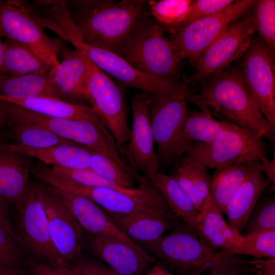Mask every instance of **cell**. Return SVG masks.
I'll use <instances>...</instances> for the list:
<instances>
[{
	"mask_svg": "<svg viewBox=\"0 0 275 275\" xmlns=\"http://www.w3.org/2000/svg\"><path fill=\"white\" fill-rule=\"evenodd\" d=\"M0 34L31 49L51 68L59 65L61 40L46 34L44 26L28 3L0 1Z\"/></svg>",
	"mask_w": 275,
	"mask_h": 275,
	"instance_id": "9c48e42d",
	"label": "cell"
},
{
	"mask_svg": "<svg viewBox=\"0 0 275 275\" xmlns=\"http://www.w3.org/2000/svg\"><path fill=\"white\" fill-rule=\"evenodd\" d=\"M252 15L257 31L264 41L273 60L275 52V1L261 0L254 1Z\"/></svg>",
	"mask_w": 275,
	"mask_h": 275,
	"instance_id": "e575fe53",
	"label": "cell"
},
{
	"mask_svg": "<svg viewBox=\"0 0 275 275\" xmlns=\"http://www.w3.org/2000/svg\"><path fill=\"white\" fill-rule=\"evenodd\" d=\"M72 267L79 275H120L109 266L82 255Z\"/></svg>",
	"mask_w": 275,
	"mask_h": 275,
	"instance_id": "60d3db41",
	"label": "cell"
},
{
	"mask_svg": "<svg viewBox=\"0 0 275 275\" xmlns=\"http://www.w3.org/2000/svg\"><path fill=\"white\" fill-rule=\"evenodd\" d=\"M19 244L23 251L41 263L52 266H69L53 243L46 213L35 184H32L21 204L16 208Z\"/></svg>",
	"mask_w": 275,
	"mask_h": 275,
	"instance_id": "30bf717a",
	"label": "cell"
},
{
	"mask_svg": "<svg viewBox=\"0 0 275 275\" xmlns=\"http://www.w3.org/2000/svg\"><path fill=\"white\" fill-rule=\"evenodd\" d=\"M192 2L190 0L147 1L151 16L172 34L184 24Z\"/></svg>",
	"mask_w": 275,
	"mask_h": 275,
	"instance_id": "d6a6232c",
	"label": "cell"
},
{
	"mask_svg": "<svg viewBox=\"0 0 275 275\" xmlns=\"http://www.w3.org/2000/svg\"><path fill=\"white\" fill-rule=\"evenodd\" d=\"M165 31L150 17L132 34L120 56L145 74L178 81L180 61L172 43L164 36Z\"/></svg>",
	"mask_w": 275,
	"mask_h": 275,
	"instance_id": "8992f818",
	"label": "cell"
},
{
	"mask_svg": "<svg viewBox=\"0 0 275 275\" xmlns=\"http://www.w3.org/2000/svg\"><path fill=\"white\" fill-rule=\"evenodd\" d=\"M41 180L54 188L87 198L111 212H144L165 218L175 217L167 202L147 201L107 188L84 185L59 176L50 169L42 173Z\"/></svg>",
	"mask_w": 275,
	"mask_h": 275,
	"instance_id": "5bb4252c",
	"label": "cell"
},
{
	"mask_svg": "<svg viewBox=\"0 0 275 275\" xmlns=\"http://www.w3.org/2000/svg\"><path fill=\"white\" fill-rule=\"evenodd\" d=\"M268 183L263 173L258 170L245 179L226 208L225 214L231 226L240 232L245 227L254 207Z\"/></svg>",
	"mask_w": 275,
	"mask_h": 275,
	"instance_id": "484cf974",
	"label": "cell"
},
{
	"mask_svg": "<svg viewBox=\"0 0 275 275\" xmlns=\"http://www.w3.org/2000/svg\"><path fill=\"white\" fill-rule=\"evenodd\" d=\"M197 224L196 233L199 239L217 251L228 248L242 235L225 221L209 196L199 212Z\"/></svg>",
	"mask_w": 275,
	"mask_h": 275,
	"instance_id": "cb8c5ba5",
	"label": "cell"
},
{
	"mask_svg": "<svg viewBox=\"0 0 275 275\" xmlns=\"http://www.w3.org/2000/svg\"><path fill=\"white\" fill-rule=\"evenodd\" d=\"M4 44V71L9 77L47 72L50 66L28 47L6 39Z\"/></svg>",
	"mask_w": 275,
	"mask_h": 275,
	"instance_id": "f546056e",
	"label": "cell"
},
{
	"mask_svg": "<svg viewBox=\"0 0 275 275\" xmlns=\"http://www.w3.org/2000/svg\"><path fill=\"white\" fill-rule=\"evenodd\" d=\"M148 113L159 162H167L183 154L182 131L188 114L185 96L152 95Z\"/></svg>",
	"mask_w": 275,
	"mask_h": 275,
	"instance_id": "7c38bea8",
	"label": "cell"
},
{
	"mask_svg": "<svg viewBox=\"0 0 275 275\" xmlns=\"http://www.w3.org/2000/svg\"><path fill=\"white\" fill-rule=\"evenodd\" d=\"M60 54L62 60L49 74L57 98L71 103L82 104L87 101L84 82L87 67L83 54L62 46Z\"/></svg>",
	"mask_w": 275,
	"mask_h": 275,
	"instance_id": "d6986e66",
	"label": "cell"
},
{
	"mask_svg": "<svg viewBox=\"0 0 275 275\" xmlns=\"http://www.w3.org/2000/svg\"><path fill=\"white\" fill-rule=\"evenodd\" d=\"M24 251L0 224V269L22 268Z\"/></svg>",
	"mask_w": 275,
	"mask_h": 275,
	"instance_id": "74e56055",
	"label": "cell"
},
{
	"mask_svg": "<svg viewBox=\"0 0 275 275\" xmlns=\"http://www.w3.org/2000/svg\"><path fill=\"white\" fill-rule=\"evenodd\" d=\"M218 252L225 257L247 255L258 259L275 258V229L242 235L234 244Z\"/></svg>",
	"mask_w": 275,
	"mask_h": 275,
	"instance_id": "1f68e13d",
	"label": "cell"
},
{
	"mask_svg": "<svg viewBox=\"0 0 275 275\" xmlns=\"http://www.w3.org/2000/svg\"><path fill=\"white\" fill-rule=\"evenodd\" d=\"M152 94L142 92L131 99L132 121L128 145L124 154L130 167L150 180L157 172L160 162L154 150V139L149 122L148 106Z\"/></svg>",
	"mask_w": 275,
	"mask_h": 275,
	"instance_id": "e0dca14e",
	"label": "cell"
},
{
	"mask_svg": "<svg viewBox=\"0 0 275 275\" xmlns=\"http://www.w3.org/2000/svg\"><path fill=\"white\" fill-rule=\"evenodd\" d=\"M8 124L21 123L42 126L58 135L104 154L121 167L126 165L116 141L105 126L79 120L49 117L0 101Z\"/></svg>",
	"mask_w": 275,
	"mask_h": 275,
	"instance_id": "5b68a950",
	"label": "cell"
},
{
	"mask_svg": "<svg viewBox=\"0 0 275 275\" xmlns=\"http://www.w3.org/2000/svg\"><path fill=\"white\" fill-rule=\"evenodd\" d=\"M232 0L193 1L185 25L192 21L219 13L231 5Z\"/></svg>",
	"mask_w": 275,
	"mask_h": 275,
	"instance_id": "ab89813d",
	"label": "cell"
},
{
	"mask_svg": "<svg viewBox=\"0 0 275 275\" xmlns=\"http://www.w3.org/2000/svg\"><path fill=\"white\" fill-rule=\"evenodd\" d=\"M186 157L216 170L234 163L260 162L267 157V147L256 130L233 124L209 143L194 142Z\"/></svg>",
	"mask_w": 275,
	"mask_h": 275,
	"instance_id": "52a82bcc",
	"label": "cell"
},
{
	"mask_svg": "<svg viewBox=\"0 0 275 275\" xmlns=\"http://www.w3.org/2000/svg\"><path fill=\"white\" fill-rule=\"evenodd\" d=\"M245 227V235L275 229L274 199L267 198L257 202Z\"/></svg>",
	"mask_w": 275,
	"mask_h": 275,
	"instance_id": "8d00e7d4",
	"label": "cell"
},
{
	"mask_svg": "<svg viewBox=\"0 0 275 275\" xmlns=\"http://www.w3.org/2000/svg\"><path fill=\"white\" fill-rule=\"evenodd\" d=\"M45 1H43L42 3L41 4V7H40L41 8H42V5H43V4H44V3ZM44 18H45V17H44ZM45 26H46V19H45Z\"/></svg>",
	"mask_w": 275,
	"mask_h": 275,
	"instance_id": "816d5d0a",
	"label": "cell"
},
{
	"mask_svg": "<svg viewBox=\"0 0 275 275\" xmlns=\"http://www.w3.org/2000/svg\"><path fill=\"white\" fill-rule=\"evenodd\" d=\"M90 169L106 180L120 186L133 188L135 175L123 170L107 156L91 150Z\"/></svg>",
	"mask_w": 275,
	"mask_h": 275,
	"instance_id": "d590c367",
	"label": "cell"
},
{
	"mask_svg": "<svg viewBox=\"0 0 275 275\" xmlns=\"http://www.w3.org/2000/svg\"><path fill=\"white\" fill-rule=\"evenodd\" d=\"M0 224L10 234V235L19 244L16 232L9 222L8 218L7 204L0 197Z\"/></svg>",
	"mask_w": 275,
	"mask_h": 275,
	"instance_id": "f6af8a7d",
	"label": "cell"
},
{
	"mask_svg": "<svg viewBox=\"0 0 275 275\" xmlns=\"http://www.w3.org/2000/svg\"><path fill=\"white\" fill-rule=\"evenodd\" d=\"M43 1H40L39 2L38 6H39L40 8L41 7V4L42 3ZM45 19L44 17H43V24H44V26H45Z\"/></svg>",
	"mask_w": 275,
	"mask_h": 275,
	"instance_id": "f907efd6",
	"label": "cell"
},
{
	"mask_svg": "<svg viewBox=\"0 0 275 275\" xmlns=\"http://www.w3.org/2000/svg\"><path fill=\"white\" fill-rule=\"evenodd\" d=\"M255 31L252 15L229 25L197 59L196 70L185 84H194L225 70L248 50Z\"/></svg>",
	"mask_w": 275,
	"mask_h": 275,
	"instance_id": "4fadbf2b",
	"label": "cell"
},
{
	"mask_svg": "<svg viewBox=\"0 0 275 275\" xmlns=\"http://www.w3.org/2000/svg\"><path fill=\"white\" fill-rule=\"evenodd\" d=\"M167 234L146 244L165 266L181 275H201L221 269L238 260L225 257L199 239L185 224L176 225Z\"/></svg>",
	"mask_w": 275,
	"mask_h": 275,
	"instance_id": "277c9868",
	"label": "cell"
},
{
	"mask_svg": "<svg viewBox=\"0 0 275 275\" xmlns=\"http://www.w3.org/2000/svg\"><path fill=\"white\" fill-rule=\"evenodd\" d=\"M260 163H234L216 170L210 179L209 196L222 213L245 179L258 171Z\"/></svg>",
	"mask_w": 275,
	"mask_h": 275,
	"instance_id": "4316f807",
	"label": "cell"
},
{
	"mask_svg": "<svg viewBox=\"0 0 275 275\" xmlns=\"http://www.w3.org/2000/svg\"><path fill=\"white\" fill-rule=\"evenodd\" d=\"M71 19L85 42L120 56L135 30L151 17L141 0L68 1Z\"/></svg>",
	"mask_w": 275,
	"mask_h": 275,
	"instance_id": "6da1fadb",
	"label": "cell"
},
{
	"mask_svg": "<svg viewBox=\"0 0 275 275\" xmlns=\"http://www.w3.org/2000/svg\"><path fill=\"white\" fill-rule=\"evenodd\" d=\"M179 163L187 173L199 197L205 202L209 196L210 183L206 167L186 156Z\"/></svg>",
	"mask_w": 275,
	"mask_h": 275,
	"instance_id": "f35d334b",
	"label": "cell"
},
{
	"mask_svg": "<svg viewBox=\"0 0 275 275\" xmlns=\"http://www.w3.org/2000/svg\"><path fill=\"white\" fill-rule=\"evenodd\" d=\"M52 188L81 227L88 232L93 235L111 234L128 241H133L118 229L104 209L95 202L85 197Z\"/></svg>",
	"mask_w": 275,
	"mask_h": 275,
	"instance_id": "44dd1931",
	"label": "cell"
},
{
	"mask_svg": "<svg viewBox=\"0 0 275 275\" xmlns=\"http://www.w3.org/2000/svg\"><path fill=\"white\" fill-rule=\"evenodd\" d=\"M0 138H1V134H0Z\"/></svg>",
	"mask_w": 275,
	"mask_h": 275,
	"instance_id": "f5cc1de1",
	"label": "cell"
},
{
	"mask_svg": "<svg viewBox=\"0 0 275 275\" xmlns=\"http://www.w3.org/2000/svg\"><path fill=\"white\" fill-rule=\"evenodd\" d=\"M258 171L265 173L267 177L268 182L275 184V156L270 160L268 158L264 159L260 163Z\"/></svg>",
	"mask_w": 275,
	"mask_h": 275,
	"instance_id": "bcb514c9",
	"label": "cell"
},
{
	"mask_svg": "<svg viewBox=\"0 0 275 275\" xmlns=\"http://www.w3.org/2000/svg\"><path fill=\"white\" fill-rule=\"evenodd\" d=\"M243 63L242 77L261 113L275 128V74L274 60L264 43L251 44Z\"/></svg>",
	"mask_w": 275,
	"mask_h": 275,
	"instance_id": "2e32d148",
	"label": "cell"
},
{
	"mask_svg": "<svg viewBox=\"0 0 275 275\" xmlns=\"http://www.w3.org/2000/svg\"><path fill=\"white\" fill-rule=\"evenodd\" d=\"M149 181L161 194L171 211L196 232L199 211L174 175L157 172Z\"/></svg>",
	"mask_w": 275,
	"mask_h": 275,
	"instance_id": "83f0119b",
	"label": "cell"
},
{
	"mask_svg": "<svg viewBox=\"0 0 275 275\" xmlns=\"http://www.w3.org/2000/svg\"><path fill=\"white\" fill-rule=\"evenodd\" d=\"M9 125L17 143L28 147L42 148L60 144L77 145L42 126L21 123Z\"/></svg>",
	"mask_w": 275,
	"mask_h": 275,
	"instance_id": "836d02e7",
	"label": "cell"
},
{
	"mask_svg": "<svg viewBox=\"0 0 275 275\" xmlns=\"http://www.w3.org/2000/svg\"><path fill=\"white\" fill-rule=\"evenodd\" d=\"M185 99L202 111L238 126L256 130L274 142L275 128L259 110L237 69L224 70L212 75L202 85L199 94L188 91Z\"/></svg>",
	"mask_w": 275,
	"mask_h": 275,
	"instance_id": "7a4b0ae2",
	"label": "cell"
},
{
	"mask_svg": "<svg viewBox=\"0 0 275 275\" xmlns=\"http://www.w3.org/2000/svg\"><path fill=\"white\" fill-rule=\"evenodd\" d=\"M0 147L38 159L46 164L71 169H90L91 150L77 145L60 144L37 148L18 143L0 144Z\"/></svg>",
	"mask_w": 275,
	"mask_h": 275,
	"instance_id": "7402d4cb",
	"label": "cell"
},
{
	"mask_svg": "<svg viewBox=\"0 0 275 275\" xmlns=\"http://www.w3.org/2000/svg\"><path fill=\"white\" fill-rule=\"evenodd\" d=\"M233 124L214 119L203 111H194L188 114L184 123L181 135V145L184 153L192 143H209L223 130Z\"/></svg>",
	"mask_w": 275,
	"mask_h": 275,
	"instance_id": "4dcf8cb0",
	"label": "cell"
},
{
	"mask_svg": "<svg viewBox=\"0 0 275 275\" xmlns=\"http://www.w3.org/2000/svg\"><path fill=\"white\" fill-rule=\"evenodd\" d=\"M55 33L70 43L107 75L113 76L121 88H133L155 96H185V84L157 77L135 69L120 56L86 43L74 25L69 10L62 9L52 16Z\"/></svg>",
	"mask_w": 275,
	"mask_h": 275,
	"instance_id": "3957f363",
	"label": "cell"
},
{
	"mask_svg": "<svg viewBox=\"0 0 275 275\" xmlns=\"http://www.w3.org/2000/svg\"><path fill=\"white\" fill-rule=\"evenodd\" d=\"M0 275H29L22 268L0 269Z\"/></svg>",
	"mask_w": 275,
	"mask_h": 275,
	"instance_id": "7dc6e473",
	"label": "cell"
},
{
	"mask_svg": "<svg viewBox=\"0 0 275 275\" xmlns=\"http://www.w3.org/2000/svg\"><path fill=\"white\" fill-rule=\"evenodd\" d=\"M2 37L0 34V76L6 75L4 71V44L2 40Z\"/></svg>",
	"mask_w": 275,
	"mask_h": 275,
	"instance_id": "c3c4849f",
	"label": "cell"
},
{
	"mask_svg": "<svg viewBox=\"0 0 275 275\" xmlns=\"http://www.w3.org/2000/svg\"><path fill=\"white\" fill-rule=\"evenodd\" d=\"M255 272L256 269L250 261L240 257L226 266L205 275H252Z\"/></svg>",
	"mask_w": 275,
	"mask_h": 275,
	"instance_id": "b9f144b4",
	"label": "cell"
},
{
	"mask_svg": "<svg viewBox=\"0 0 275 275\" xmlns=\"http://www.w3.org/2000/svg\"><path fill=\"white\" fill-rule=\"evenodd\" d=\"M250 262L256 269V275H275V258H255Z\"/></svg>",
	"mask_w": 275,
	"mask_h": 275,
	"instance_id": "ee69618b",
	"label": "cell"
},
{
	"mask_svg": "<svg viewBox=\"0 0 275 275\" xmlns=\"http://www.w3.org/2000/svg\"><path fill=\"white\" fill-rule=\"evenodd\" d=\"M95 254L120 275H145L155 259L134 241L111 234L94 235Z\"/></svg>",
	"mask_w": 275,
	"mask_h": 275,
	"instance_id": "ac0fdd59",
	"label": "cell"
},
{
	"mask_svg": "<svg viewBox=\"0 0 275 275\" xmlns=\"http://www.w3.org/2000/svg\"><path fill=\"white\" fill-rule=\"evenodd\" d=\"M8 124V117L5 111L0 105V127Z\"/></svg>",
	"mask_w": 275,
	"mask_h": 275,
	"instance_id": "681fc988",
	"label": "cell"
},
{
	"mask_svg": "<svg viewBox=\"0 0 275 275\" xmlns=\"http://www.w3.org/2000/svg\"><path fill=\"white\" fill-rule=\"evenodd\" d=\"M83 55L87 67L84 82L86 98L113 135L123 156L130 131L123 91L108 75Z\"/></svg>",
	"mask_w": 275,
	"mask_h": 275,
	"instance_id": "ba28073f",
	"label": "cell"
},
{
	"mask_svg": "<svg viewBox=\"0 0 275 275\" xmlns=\"http://www.w3.org/2000/svg\"><path fill=\"white\" fill-rule=\"evenodd\" d=\"M35 185L54 245L65 263L72 266L82 256L81 227L52 186Z\"/></svg>",
	"mask_w": 275,
	"mask_h": 275,
	"instance_id": "9a60e30c",
	"label": "cell"
},
{
	"mask_svg": "<svg viewBox=\"0 0 275 275\" xmlns=\"http://www.w3.org/2000/svg\"><path fill=\"white\" fill-rule=\"evenodd\" d=\"M254 2L235 1L223 11L192 21L172 33L169 40L178 60L196 61L229 25L252 6Z\"/></svg>",
	"mask_w": 275,
	"mask_h": 275,
	"instance_id": "8fae6325",
	"label": "cell"
},
{
	"mask_svg": "<svg viewBox=\"0 0 275 275\" xmlns=\"http://www.w3.org/2000/svg\"><path fill=\"white\" fill-rule=\"evenodd\" d=\"M0 95L12 98L37 97L58 98L51 84L49 71L16 77L1 75Z\"/></svg>",
	"mask_w": 275,
	"mask_h": 275,
	"instance_id": "f1b7e54d",
	"label": "cell"
},
{
	"mask_svg": "<svg viewBox=\"0 0 275 275\" xmlns=\"http://www.w3.org/2000/svg\"><path fill=\"white\" fill-rule=\"evenodd\" d=\"M105 211L121 232L132 240L134 239L146 244L157 240L176 225V218H165L144 212L117 213Z\"/></svg>",
	"mask_w": 275,
	"mask_h": 275,
	"instance_id": "d4e9b609",
	"label": "cell"
},
{
	"mask_svg": "<svg viewBox=\"0 0 275 275\" xmlns=\"http://www.w3.org/2000/svg\"><path fill=\"white\" fill-rule=\"evenodd\" d=\"M33 275H79L71 266H52L38 262L32 267Z\"/></svg>",
	"mask_w": 275,
	"mask_h": 275,
	"instance_id": "7bdbcfd3",
	"label": "cell"
},
{
	"mask_svg": "<svg viewBox=\"0 0 275 275\" xmlns=\"http://www.w3.org/2000/svg\"><path fill=\"white\" fill-rule=\"evenodd\" d=\"M27 156L0 147V197L17 208L32 184V164Z\"/></svg>",
	"mask_w": 275,
	"mask_h": 275,
	"instance_id": "ffe728a7",
	"label": "cell"
},
{
	"mask_svg": "<svg viewBox=\"0 0 275 275\" xmlns=\"http://www.w3.org/2000/svg\"><path fill=\"white\" fill-rule=\"evenodd\" d=\"M0 101L49 117L85 120L98 125L105 126L94 109L85 104L71 103L58 98L47 97L12 98L1 95Z\"/></svg>",
	"mask_w": 275,
	"mask_h": 275,
	"instance_id": "603a6c76",
	"label": "cell"
}]
</instances>
